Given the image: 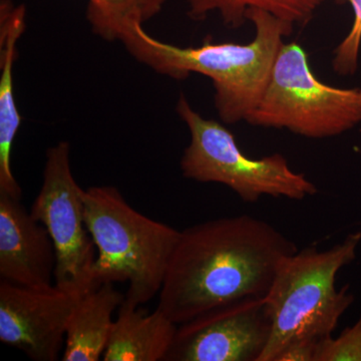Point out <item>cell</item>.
<instances>
[{
	"label": "cell",
	"instance_id": "obj_3",
	"mask_svg": "<svg viewBox=\"0 0 361 361\" xmlns=\"http://www.w3.org/2000/svg\"><path fill=\"white\" fill-rule=\"evenodd\" d=\"M84 203L97 249L92 285L128 282L123 302L135 307L159 295L180 231L135 210L116 187L87 188Z\"/></svg>",
	"mask_w": 361,
	"mask_h": 361
},
{
	"label": "cell",
	"instance_id": "obj_7",
	"mask_svg": "<svg viewBox=\"0 0 361 361\" xmlns=\"http://www.w3.org/2000/svg\"><path fill=\"white\" fill-rule=\"evenodd\" d=\"M85 189L73 175L71 146L59 142L47 149L42 184L32 217L47 228L56 247L54 284L85 294L92 285L97 249L85 221Z\"/></svg>",
	"mask_w": 361,
	"mask_h": 361
},
{
	"label": "cell",
	"instance_id": "obj_18",
	"mask_svg": "<svg viewBox=\"0 0 361 361\" xmlns=\"http://www.w3.org/2000/svg\"><path fill=\"white\" fill-rule=\"evenodd\" d=\"M318 345L304 342L292 344L281 351L275 361H315Z\"/></svg>",
	"mask_w": 361,
	"mask_h": 361
},
{
	"label": "cell",
	"instance_id": "obj_10",
	"mask_svg": "<svg viewBox=\"0 0 361 361\" xmlns=\"http://www.w3.org/2000/svg\"><path fill=\"white\" fill-rule=\"evenodd\" d=\"M56 252L47 228L21 200L0 194V280L20 286L52 285Z\"/></svg>",
	"mask_w": 361,
	"mask_h": 361
},
{
	"label": "cell",
	"instance_id": "obj_15",
	"mask_svg": "<svg viewBox=\"0 0 361 361\" xmlns=\"http://www.w3.org/2000/svg\"><path fill=\"white\" fill-rule=\"evenodd\" d=\"M87 20L97 37L122 40L135 23L157 16L167 0H87Z\"/></svg>",
	"mask_w": 361,
	"mask_h": 361
},
{
	"label": "cell",
	"instance_id": "obj_14",
	"mask_svg": "<svg viewBox=\"0 0 361 361\" xmlns=\"http://www.w3.org/2000/svg\"><path fill=\"white\" fill-rule=\"evenodd\" d=\"M342 4L344 0H188V16L191 20H206L211 13L220 16L229 28L241 27L246 23L249 9H262L292 25H306L325 2Z\"/></svg>",
	"mask_w": 361,
	"mask_h": 361
},
{
	"label": "cell",
	"instance_id": "obj_8",
	"mask_svg": "<svg viewBox=\"0 0 361 361\" xmlns=\"http://www.w3.org/2000/svg\"><path fill=\"white\" fill-rule=\"evenodd\" d=\"M270 334L265 297L242 299L180 324L166 361H259Z\"/></svg>",
	"mask_w": 361,
	"mask_h": 361
},
{
	"label": "cell",
	"instance_id": "obj_12",
	"mask_svg": "<svg viewBox=\"0 0 361 361\" xmlns=\"http://www.w3.org/2000/svg\"><path fill=\"white\" fill-rule=\"evenodd\" d=\"M178 326L158 307L148 313L123 301L103 360L166 361Z\"/></svg>",
	"mask_w": 361,
	"mask_h": 361
},
{
	"label": "cell",
	"instance_id": "obj_6",
	"mask_svg": "<svg viewBox=\"0 0 361 361\" xmlns=\"http://www.w3.org/2000/svg\"><path fill=\"white\" fill-rule=\"evenodd\" d=\"M246 122L325 139L361 123V87L338 89L315 78L307 54L296 42L282 44L269 82Z\"/></svg>",
	"mask_w": 361,
	"mask_h": 361
},
{
	"label": "cell",
	"instance_id": "obj_13",
	"mask_svg": "<svg viewBox=\"0 0 361 361\" xmlns=\"http://www.w3.org/2000/svg\"><path fill=\"white\" fill-rule=\"evenodd\" d=\"M125 295L114 283H104L80 296L66 329L63 361L103 360L113 330L114 313Z\"/></svg>",
	"mask_w": 361,
	"mask_h": 361
},
{
	"label": "cell",
	"instance_id": "obj_4",
	"mask_svg": "<svg viewBox=\"0 0 361 361\" xmlns=\"http://www.w3.org/2000/svg\"><path fill=\"white\" fill-rule=\"evenodd\" d=\"M360 241L361 233H353L327 250L307 247L282 261L265 296L271 334L259 361H275L292 344L332 336L353 302L348 286L337 290V274L355 260Z\"/></svg>",
	"mask_w": 361,
	"mask_h": 361
},
{
	"label": "cell",
	"instance_id": "obj_1",
	"mask_svg": "<svg viewBox=\"0 0 361 361\" xmlns=\"http://www.w3.org/2000/svg\"><path fill=\"white\" fill-rule=\"evenodd\" d=\"M298 251L269 223L239 215L180 231L157 307L178 325L220 306L265 297L285 258Z\"/></svg>",
	"mask_w": 361,
	"mask_h": 361
},
{
	"label": "cell",
	"instance_id": "obj_11",
	"mask_svg": "<svg viewBox=\"0 0 361 361\" xmlns=\"http://www.w3.org/2000/svg\"><path fill=\"white\" fill-rule=\"evenodd\" d=\"M26 9L11 0L0 1V194L23 199V190L13 173L11 156L21 116L14 97L13 65L16 45L25 32Z\"/></svg>",
	"mask_w": 361,
	"mask_h": 361
},
{
	"label": "cell",
	"instance_id": "obj_5",
	"mask_svg": "<svg viewBox=\"0 0 361 361\" xmlns=\"http://www.w3.org/2000/svg\"><path fill=\"white\" fill-rule=\"evenodd\" d=\"M176 110L191 135L180 163L187 179L225 185L247 203L264 196L300 201L317 194V187L294 172L281 154L249 158L225 126L204 118L183 94Z\"/></svg>",
	"mask_w": 361,
	"mask_h": 361
},
{
	"label": "cell",
	"instance_id": "obj_17",
	"mask_svg": "<svg viewBox=\"0 0 361 361\" xmlns=\"http://www.w3.org/2000/svg\"><path fill=\"white\" fill-rule=\"evenodd\" d=\"M315 361H361V316L353 327L320 342Z\"/></svg>",
	"mask_w": 361,
	"mask_h": 361
},
{
	"label": "cell",
	"instance_id": "obj_2",
	"mask_svg": "<svg viewBox=\"0 0 361 361\" xmlns=\"http://www.w3.org/2000/svg\"><path fill=\"white\" fill-rule=\"evenodd\" d=\"M246 20L255 26V37L246 44L205 40L197 47L160 42L135 23L121 42L140 63L175 80L191 73L205 75L215 89V106L228 125L246 121L262 99L283 37L294 25L262 9H249Z\"/></svg>",
	"mask_w": 361,
	"mask_h": 361
},
{
	"label": "cell",
	"instance_id": "obj_9",
	"mask_svg": "<svg viewBox=\"0 0 361 361\" xmlns=\"http://www.w3.org/2000/svg\"><path fill=\"white\" fill-rule=\"evenodd\" d=\"M82 294L52 284L32 288L0 281V341L35 361H56Z\"/></svg>",
	"mask_w": 361,
	"mask_h": 361
},
{
	"label": "cell",
	"instance_id": "obj_16",
	"mask_svg": "<svg viewBox=\"0 0 361 361\" xmlns=\"http://www.w3.org/2000/svg\"><path fill=\"white\" fill-rule=\"evenodd\" d=\"M355 13L353 27L334 51L332 68L337 75H353L358 68L361 47V0H348Z\"/></svg>",
	"mask_w": 361,
	"mask_h": 361
}]
</instances>
